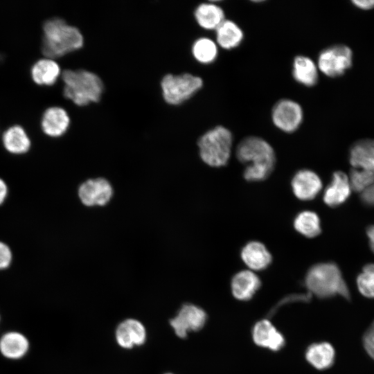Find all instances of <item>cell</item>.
Masks as SVG:
<instances>
[{
	"instance_id": "obj_1",
	"label": "cell",
	"mask_w": 374,
	"mask_h": 374,
	"mask_svg": "<svg viewBox=\"0 0 374 374\" xmlns=\"http://www.w3.org/2000/svg\"><path fill=\"white\" fill-rule=\"evenodd\" d=\"M83 45V35L75 25L59 17L44 21L41 49L46 57L55 60L79 51Z\"/></svg>"
},
{
	"instance_id": "obj_2",
	"label": "cell",
	"mask_w": 374,
	"mask_h": 374,
	"mask_svg": "<svg viewBox=\"0 0 374 374\" xmlns=\"http://www.w3.org/2000/svg\"><path fill=\"white\" fill-rule=\"evenodd\" d=\"M238 159L247 165L244 177L248 181H260L267 178L276 163L271 145L265 139L255 136L243 139L235 150Z\"/></svg>"
},
{
	"instance_id": "obj_3",
	"label": "cell",
	"mask_w": 374,
	"mask_h": 374,
	"mask_svg": "<svg viewBox=\"0 0 374 374\" xmlns=\"http://www.w3.org/2000/svg\"><path fill=\"white\" fill-rule=\"evenodd\" d=\"M60 78L64 97L76 107H87L100 100L105 85L96 73L84 69L68 68L62 71Z\"/></svg>"
},
{
	"instance_id": "obj_4",
	"label": "cell",
	"mask_w": 374,
	"mask_h": 374,
	"mask_svg": "<svg viewBox=\"0 0 374 374\" xmlns=\"http://www.w3.org/2000/svg\"><path fill=\"white\" fill-rule=\"evenodd\" d=\"M305 285L309 294L320 299L340 295L350 299V292L341 271L333 262H322L312 266L306 273Z\"/></svg>"
},
{
	"instance_id": "obj_5",
	"label": "cell",
	"mask_w": 374,
	"mask_h": 374,
	"mask_svg": "<svg viewBox=\"0 0 374 374\" xmlns=\"http://www.w3.org/2000/svg\"><path fill=\"white\" fill-rule=\"evenodd\" d=\"M233 135L226 127L217 125L202 134L197 145L201 160L211 167L227 164L231 154Z\"/></svg>"
},
{
	"instance_id": "obj_6",
	"label": "cell",
	"mask_w": 374,
	"mask_h": 374,
	"mask_svg": "<svg viewBox=\"0 0 374 374\" xmlns=\"http://www.w3.org/2000/svg\"><path fill=\"white\" fill-rule=\"evenodd\" d=\"M203 86V79L189 72L167 73L160 82L162 98L166 103L172 106H179L188 102Z\"/></svg>"
},
{
	"instance_id": "obj_7",
	"label": "cell",
	"mask_w": 374,
	"mask_h": 374,
	"mask_svg": "<svg viewBox=\"0 0 374 374\" xmlns=\"http://www.w3.org/2000/svg\"><path fill=\"white\" fill-rule=\"evenodd\" d=\"M353 62L351 49L344 44L329 46L322 50L317 59L318 69L326 76L336 78L342 75Z\"/></svg>"
},
{
	"instance_id": "obj_8",
	"label": "cell",
	"mask_w": 374,
	"mask_h": 374,
	"mask_svg": "<svg viewBox=\"0 0 374 374\" xmlns=\"http://www.w3.org/2000/svg\"><path fill=\"white\" fill-rule=\"evenodd\" d=\"M114 188L106 178H89L79 186L78 195L81 203L87 207H101L108 204L113 198Z\"/></svg>"
},
{
	"instance_id": "obj_9",
	"label": "cell",
	"mask_w": 374,
	"mask_h": 374,
	"mask_svg": "<svg viewBox=\"0 0 374 374\" xmlns=\"http://www.w3.org/2000/svg\"><path fill=\"white\" fill-rule=\"evenodd\" d=\"M206 319V313L202 308L194 304L186 303L170 320V324L176 335L184 339L188 332L200 330L205 326Z\"/></svg>"
},
{
	"instance_id": "obj_10",
	"label": "cell",
	"mask_w": 374,
	"mask_h": 374,
	"mask_svg": "<svg viewBox=\"0 0 374 374\" xmlns=\"http://www.w3.org/2000/svg\"><path fill=\"white\" fill-rule=\"evenodd\" d=\"M303 118L301 106L293 100L281 99L272 108V122L278 129L284 132H295L302 123Z\"/></svg>"
},
{
	"instance_id": "obj_11",
	"label": "cell",
	"mask_w": 374,
	"mask_h": 374,
	"mask_svg": "<svg viewBox=\"0 0 374 374\" xmlns=\"http://www.w3.org/2000/svg\"><path fill=\"white\" fill-rule=\"evenodd\" d=\"M71 116L64 107L54 105L47 108L42 117L41 127L43 132L51 137H60L70 128Z\"/></svg>"
},
{
	"instance_id": "obj_12",
	"label": "cell",
	"mask_w": 374,
	"mask_h": 374,
	"mask_svg": "<svg viewBox=\"0 0 374 374\" xmlns=\"http://www.w3.org/2000/svg\"><path fill=\"white\" fill-rule=\"evenodd\" d=\"M115 337L121 348L131 349L145 342V328L139 320L127 319L117 326Z\"/></svg>"
},
{
	"instance_id": "obj_13",
	"label": "cell",
	"mask_w": 374,
	"mask_h": 374,
	"mask_svg": "<svg viewBox=\"0 0 374 374\" xmlns=\"http://www.w3.org/2000/svg\"><path fill=\"white\" fill-rule=\"evenodd\" d=\"M252 339L258 346L278 351L285 344L283 334L267 319L257 321L252 329Z\"/></svg>"
},
{
	"instance_id": "obj_14",
	"label": "cell",
	"mask_w": 374,
	"mask_h": 374,
	"mask_svg": "<svg viewBox=\"0 0 374 374\" xmlns=\"http://www.w3.org/2000/svg\"><path fill=\"white\" fill-rule=\"evenodd\" d=\"M291 185L294 195L304 201L314 199L322 188L319 177L314 172L308 169L296 172Z\"/></svg>"
},
{
	"instance_id": "obj_15",
	"label": "cell",
	"mask_w": 374,
	"mask_h": 374,
	"mask_svg": "<svg viewBox=\"0 0 374 374\" xmlns=\"http://www.w3.org/2000/svg\"><path fill=\"white\" fill-rule=\"evenodd\" d=\"M260 285V279L251 270H242L236 273L231 281L232 294L240 301L250 300Z\"/></svg>"
},
{
	"instance_id": "obj_16",
	"label": "cell",
	"mask_w": 374,
	"mask_h": 374,
	"mask_svg": "<svg viewBox=\"0 0 374 374\" xmlns=\"http://www.w3.org/2000/svg\"><path fill=\"white\" fill-rule=\"evenodd\" d=\"M193 13L195 23L206 30H215L225 19L222 8L213 1L199 3Z\"/></svg>"
},
{
	"instance_id": "obj_17",
	"label": "cell",
	"mask_w": 374,
	"mask_h": 374,
	"mask_svg": "<svg viewBox=\"0 0 374 374\" xmlns=\"http://www.w3.org/2000/svg\"><path fill=\"white\" fill-rule=\"evenodd\" d=\"M240 255L244 264L253 271L265 269L272 260L266 247L258 241L247 243L242 249Z\"/></svg>"
},
{
	"instance_id": "obj_18",
	"label": "cell",
	"mask_w": 374,
	"mask_h": 374,
	"mask_svg": "<svg viewBox=\"0 0 374 374\" xmlns=\"http://www.w3.org/2000/svg\"><path fill=\"white\" fill-rule=\"evenodd\" d=\"M350 190L348 176L341 171H337L324 191L323 201L329 206H337L348 199Z\"/></svg>"
},
{
	"instance_id": "obj_19",
	"label": "cell",
	"mask_w": 374,
	"mask_h": 374,
	"mask_svg": "<svg viewBox=\"0 0 374 374\" xmlns=\"http://www.w3.org/2000/svg\"><path fill=\"white\" fill-rule=\"evenodd\" d=\"M60 65L54 59L44 57L34 63L30 69L33 80L39 85L54 84L60 78Z\"/></svg>"
},
{
	"instance_id": "obj_20",
	"label": "cell",
	"mask_w": 374,
	"mask_h": 374,
	"mask_svg": "<svg viewBox=\"0 0 374 374\" xmlns=\"http://www.w3.org/2000/svg\"><path fill=\"white\" fill-rule=\"evenodd\" d=\"M350 163L355 168L374 170V140L355 142L350 150Z\"/></svg>"
},
{
	"instance_id": "obj_21",
	"label": "cell",
	"mask_w": 374,
	"mask_h": 374,
	"mask_svg": "<svg viewBox=\"0 0 374 374\" xmlns=\"http://www.w3.org/2000/svg\"><path fill=\"white\" fill-rule=\"evenodd\" d=\"M292 75L297 82L312 87L317 83L319 78L317 65L309 57L297 55L293 61Z\"/></svg>"
},
{
	"instance_id": "obj_22",
	"label": "cell",
	"mask_w": 374,
	"mask_h": 374,
	"mask_svg": "<svg viewBox=\"0 0 374 374\" xmlns=\"http://www.w3.org/2000/svg\"><path fill=\"white\" fill-rule=\"evenodd\" d=\"M305 359L318 370H325L332 366L335 353L332 346L328 342L314 343L305 350Z\"/></svg>"
},
{
	"instance_id": "obj_23",
	"label": "cell",
	"mask_w": 374,
	"mask_h": 374,
	"mask_svg": "<svg viewBox=\"0 0 374 374\" xmlns=\"http://www.w3.org/2000/svg\"><path fill=\"white\" fill-rule=\"evenodd\" d=\"M243 38L242 30L231 20L225 19L215 29L216 43L217 46L226 50L238 47Z\"/></svg>"
},
{
	"instance_id": "obj_24",
	"label": "cell",
	"mask_w": 374,
	"mask_h": 374,
	"mask_svg": "<svg viewBox=\"0 0 374 374\" xmlns=\"http://www.w3.org/2000/svg\"><path fill=\"white\" fill-rule=\"evenodd\" d=\"M29 343L26 337L17 332L4 334L0 339V352L6 358L17 359L28 352Z\"/></svg>"
},
{
	"instance_id": "obj_25",
	"label": "cell",
	"mask_w": 374,
	"mask_h": 374,
	"mask_svg": "<svg viewBox=\"0 0 374 374\" xmlns=\"http://www.w3.org/2000/svg\"><path fill=\"white\" fill-rule=\"evenodd\" d=\"M2 141L6 150L12 154H24L30 147V140L23 127L15 125L3 134Z\"/></svg>"
},
{
	"instance_id": "obj_26",
	"label": "cell",
	"mask_w": 374,
	"mask_h": 374,
	"mask_svg": "<svg viewBox=\"0 0 374 374\" xmlns=\"http://www.w3.org/2000/svg\"><path fill=\"white\" fill-rule=\"evenodd\" d=\"M190 53L195 61L202 65H208L217 59V44L208 37H199L192 43Z\"/></svg>"
},
{
	"instance_id": "obj_27",
	"label": "cell",
	"mask_w": 374,
	"mask_h": 374,
	"mask_svg": "<svg viewBox=\"0 0 374 374\" xmlns=\"http://www.w3.org/2000/svg\"><path fill=\"white\" fill-rule=\"evenodd\" d=\"M294 229L307 238H314L320 234L321 224L317 214L311 211L299 213L294 220Z\"/></svg>"
},
{
	"instance_id": "obj_28",
	"label": "cell",
	"mask_w": 374,
	"mask_h": 374,
	"mask_svg": "<svg viewBox=\"0 0 374 374\" xmlns=\"http://www.w3.org/2000/svg\"><path fill=\"white\" fill-rule=\"evenodd\" d=\"M348 179L351 189L362 193L374 184V170L354 168Z\"/></svg>"
},
{
	"instance_id": "obj_29",
	"label": "cell",
	"mask_w": 374,
	"mask_h": 374,
	"mask_svg": "<svg viewBox=\"0 0 374 374\" xmlns=\"http://www.w3.org/2000/svg\"><path fill=\"white\" fill-rule=\"evenodd\" d=\"M357 287L366 297L374 298V276L362 272L357 278Z\"/></svg>"
},
{
	"instance_id": "obj_30",
	"label": "cell",
	"mask_w": 374,
	"mask_h": 374,
	"mask_svg": "<svg viewBox=\"0 0 374 374\" xmlns=\"http://www.w3.org/2000/svg\"><path fill=\"white\" fill-rule=\"evenodd\" d=\"M363 344L367 353L374 359V321L366 331Z\"/></svg>"
},
{
	"instance_id": "obj_31",
	"label": "cell",
	"mask_w": 374,
	"mask_h": 374,
	"mask_svg": "<svg viewBox=\"0 0 374 374\" xmlns=\"http://www.w3.org/2000/svg\"><path fill=\"white\" fill-rule=\"evenodd\" d=\"M12 260V252L9 247L0 242V269L7 268Z\"/></svg>"
},
{
	"instance_id": "obj_32",
	"label": "cell",
	"mask_w": 374,
	"mask_h": 374,
	"mask_svg": "<svg viewBox=\"0 0 374 374\" xmlns=\"http://www.w3.org/2000/svg\"><path fill=\"white\" fill-rule=\"evenodd\" d=\"M361 199L364 204L374 206V184L361 193Z\"/></svg>"
},
{
	"instance_id": "obj_33",
	"label": "cell",
	"mask_w": 374,
	"mask_h": 374,
	"mask_svg": "<svg viewBox=\"0 0 374 374\" xmlns=\"http://www.w3.org/2000/svg\"><path fill=\"white\" fill-rule=\"evenodd\" d=\"M353 3L362 10H370L374 8V0H353Z\"/></svg>"
},
{
	"instance_id": "obj_34",
	"label": "cell",
	"mask_w": 374,
	"mask_h": 374,
	"mask_svg": "<svg viewBox=\"0 0 374 374\" xmlns=\"http://www.w3.org/2000/svg\"><path fill=\"white\" fill-rule=\"evenodd\" d=\"M7 193H8L7 186L6 183L1 179H0V204H1L6 199Z\"/></svg>"
},
{
	"instance_id": "obj_35",
	"label": "cell",
	"mask_w": 374,
	"mask_h": 374,
	"mask_svg": "<svg viewBox=\"0 0 374 374\" xmlns=\"http://www.w3.org/2000/svg\"><path fill=\"white\" fill-rule=\"evenodd\" d=\"M372 251L374 252V225L368 226L366 230Z\"/></svg>"
},
{
	"instance_id": "obj_36",
	"label": "cell",
	"mask_w": 374,
	"mask_h": 374,
	"mask_svg": "<svg viewBox=\"0 0 374 374\" xmlns=\"http://www.w3.org/2000/svg\"><path fill=\"white\" fill-rule=\"evenodd\" d=\"M363 272L374 276V264H368L364 266Z\"/></svg>"
},
{
	"instance_id": "obj_37",
	"label": "cell",
	"mask_w": 374,
	"mask_h": 374,
	"mask_svg": "<svg viewBox=\"0 0 374 374\" xmlns=\"http://www.w3.org/2000/svg\"><path fill=\"white\" fill-rule=\"evenodd\" d=\"M165 374H173V373H165Z\"/></svg>"
}]
</instances>
